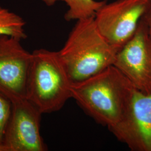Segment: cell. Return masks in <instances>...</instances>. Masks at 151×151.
<instances>
[{
    "label": "cell",
    "mask_w": 151,
    "mask_h": 151,
    "mask_svg": "<svg viewBox=\"0 0 151 151\" xmlns=\"http://www.w3.org/2000/svg\"><path fill=\"white\" fill-rule=\"evenodd\" d=\"M109 130L132 151H151V93L135 89L123 118Z\"/></svg>",
    "instance_id": "cell-8"
},
{
    "label": "cell",
    "mask_w": 151,
    "mask_h": 151,
    "mask_svg": "<svg viewBox=\"0 0 151 151\" xmlns=\"http://www.w3.org/2000/svg\"><path fill=\"white\" fill-rule=\"evenodd\" d=\"M151 0H117L107 2L96 12L94 20L108 42L120 50L132 37Z\"/></svg>",
    "instance_id": "cell-4"
},
{
    "label": "cell",
    "mask_w": 151,
    "mask_h": 151,
    "mask_svg": "<svg viewBox=\"0 0 151 151\" xmlns=\"http://www.w3.org/2000/svg\"><path fill=\"white\" fill-rule=\"evenodd\" d=\"M143 17L145 19L147 25L149 33L151 37V0L149 7L146 11V14L143 16Z\"/></svg>",
    "instance_id": "cell-12"
},
{
    "label": "cell",
    "mask_w": 151,
    "mask_h": 151,
    "mask_svg": "<svg viewBox=\"0 0 151 151\" xmlns=\"http://www.w3.org/2000/svg\"><path fill=\"white\" fill-rule=\"evenodd\" d=\"M135 88L111 65L96 75L71 83V98L97 123L113 128L122 119Z\"/></svg>",
    "instance_id": "cell-1"
},
{
    "label": "cell",
    "mask_w": 151,
    "mask_h": 151,
    "mask_svg": "<svg viewBox=\"0 0 151 151\" xmlns=\"http://www.w3.org/2000/svg\"><path fill=\"white\" fill-rule=\"evenodd\" d=\"M26 22L15 12L0 5V36L7 35L20 40L27 39Z\"/></svg>",
    "instance_id": "cell-10"
},
{
    "label": "cell",
    "mask_w": 151,
    "mask_h": 151,
    "mask_svg": "<svg viewBox=\"0 0 151 151\" xmlns=\"http://www.w3.org/2000/svg\"><path fill=\"white\" fill-rule=\"evenodd\" d=\"M72 82L58 52L39 49L32 53L27 99L42 114L60 110L71 98Z\"/></svg>",
    "instance_id": "cell-3"
},
{
    "label": "cell",
    "mask_w": 151,
    "mask_h": 151,
    "mask_svg": "<svg viewBox=\"0 0 151 151\" xmlns=\"http://www.w3.org/2000/svg\"><path fill=\"white\" fill-rule=\"evenodd\" d=\"M11 101L0 92V144L3 145L4 135L11 114Z\"/></svg>",
    "instance_id": "cell-11"
},
{
    "label": "cell",
    "mask_w": 151,
    "mask_h": 151,
    "mask_svg": "<svg viewBox=\"0 0 151 151\" xmlns=\"http://www.w3.org/2000/svg\"><path fill=\"white\" fill-rule=\"evenodd\" d=\"M21 41L0 36V92L11 101L27 99L32 53L24 48Z\"/></svg>",
    "instance_id": "cell-7"
},
{
    "label": "cell",
    "mask_w": 151,
    "mask_h": 151,
    "mask_svg": "<svg viewBox=\"0 0 151 151\" xmlns=\"http://www.w3.org/2000/svg\"><path fill=\"white\" fill-rule=\"evenodd\" d=\"M0 151H9L8 148L2 144H0Z\"/></svg>",
    "instance_id": "cell-13"
},
{
    "label": "cell",
    "mask_w": 151,
    "mask_h": 151,
    "mask_svg": "<svg viewBox=\"0 0 151 151\" xmlns=\"http://www.w3.org/2000/svg\"><path fill=\"white\" fill-rule=\"evenodd\" d=\"M48 6L54 5L58 2H64L68 10L65 14V20L67 22L80 20L94 17L98 11L107 1L95 0H42Z\"/></svg>",
    "instance_id": "cell-9"
},
{
    "label": "cell",
    "mask_w": 151,
    "mask_h": 151,
    "mask_svg": "<svg viewBox=\"0 0 151 151\" xmlns=\"http://www.w3.org/2000/svg\"><path fill=\"white\" fill-rule=\"evenodd\" d=\"M113 65L138 91L151 93V37L143 17L135 32L118 51Z\"/></svg>",
    "instance_id": "cell-5"
},
{
    "label": "cell",
    "mask_w": 151,
    "mask_h": 151,
    "mask_svg": "<svg viewBox=\"0 0 151 151\" xmlns=\"http://www.w3.org/2000/svg\"><path fill=\"white\" fill-rule=\"evenodd\" d=\"M3 145L9 151H46L40 134L42 113L27 99L11 101Z\"/></svg>",
    "instance_id": "cell-6"
},
{
    "label": "cell",
    "mask_w": 151,
    "mask_h": 151,
    "mask_svg": "<svg viewBox=\"0 0 151 151\" xmlns=\"http://www.w3.org/2000/svg\"><path fill=\"white\" fill-rule=\"evenodd\" d=\"M119 50L104 37L94 17L77 21L58 51L72 82L82 81L113 65Z\"/></svg>",
    "instance_id": "cell-2"
}]
</instances>
